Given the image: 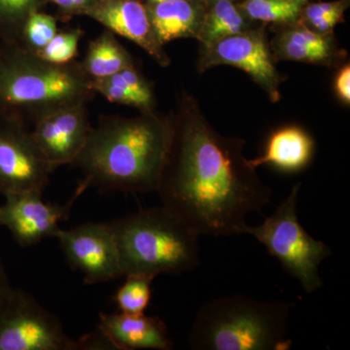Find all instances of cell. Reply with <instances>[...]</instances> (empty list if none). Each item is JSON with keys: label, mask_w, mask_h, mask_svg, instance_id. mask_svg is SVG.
<instances>
[{"label": "cell", "mask_w": 350, "mask_h": 350, "mask_svg": "<svg viewBox=\"0 0 350 350\" xmlns=\"http://www.w3.org/2000/svg\"><path fill=\"white\" fill-rule=\"evenodd\" d=\"M86 105L63 108L34 122L32 139L53 170L72 165L84 148L93 128Z\"/></svg>", "instance_id": "obj_12"}, {"label": "cell", "mask_w": 350, "mask_h": 350, "mask_svg": "<svg viewBox=\"0 0 350 350\" xmlns=\"http://www.w3.org/2000/svg\"><path fill=\"white\" fill-rule=\"evenodd\" d=\"M120 75L125 80L126 86L135 94L139 103V110L142 112L153 111L154 94L149 83L140 75L135 66H130L120 71Z\"/></svg>", "instance_id": "obj_26"}, {"label": "cell", "mask_w": 350, "mask_h": 350, "mask_svg": "<svg viewBox=\"0 0 350 350\" xmlns=\"http://www.w3.org/2000/svg\"><path fill=\"white\" fill-rule=\"evenodd\" d=\"M163 1V0H145L144 3L150 4V3H157V2Z\"/></svg>", "instance_id": "obj_32"}, {"label": "cell", "mask_w": 350, "mask_h": 350, "mask_svg": "<svg viewBox=\"0 0 350 350\" xmlns=\"http://www.w3.org/2000/svg\"><path fill=\"white\" fill-rule=\"evenodd\" d=\"M84 16L142 48L162 66L170 59L159 42L144 0H100Z\"/></svg>", "instance_id": "obj_13"}, {"label": "cell", "mask_w": 350, "mask_h": 350, "mask_svg": "<svg viewBox=\"0 0 350 350\" xmlns=\"http://www.w3.org/2000/svg\"><path fill=\"white\" fill-rule=\"evenodd\" d=\"M347 6H349V0L317 2V3L304 6L301 15H303L306 22H310V21L323 17V16L328 15V14L338 12V11H345Z\"/></svg>", "instance_id": "obj_27"}, {"label": "cell", "mask_w": 350, "mask_h": 350, "mask_svg": "<svg viewBox=\"0 0 350 350\" xmlns=\"http://www.w3.org/2000/svg\"><path fill=\"white\" fill-rule=\"evenodd\" d=\"M91 88L94 93L101 94L110 103L137 107L139 109L137 98L135 94H131L125 80L119 72L107 77L92 79Z\"/></svg>", "instance_id": "obj_24"}, {"label": "cell", "mask_w": 350, "mask_h": 350, "mask_svg": "<svg viewBox=\"0 0 350 350\" xmlns=\"http://www.w3.org/2000/svg\"><path fill=\"white\" fill-rule=\"evenodd\" d=\"M335 89L340 100L349 105L350 103V66L349 64L340 69L336 77Z\"/></svg>", "instance_id": "obj_30"}, {"label": "cell", "mask_w": 350, "mask_h": 350, "mask_svg": "<svg viewBox=\"0 0 350 350\" xmlns=\"http://www.w3.org/2000/svg\"><path fill=\"white\" fill-rule=\"evenodd\" d=\"M81 66L86 75L94 79L116 75L135 64L130 53L117 40L114 33L107 29L90 42Z\"/></svg>", "instance_id": "obj_17"}, {"label": "cell", "mask_w": 350, "mask_h": 350, "mask_svg": "<svg viewBox=\"0 0 350 350\" xmlns=\"http://www.w3.org/2000/svg\"><path fill=\"white\" fill-rule=\"evenodd\" d=\"M300 190L301 184H296L273 213L261 225H247L244 234L257 239L298 280L306 293L312 294L323 286L319 267L332 251L328 244L313 238L301 226L297 211Z\"/></svg>", "instance_id": "obj_6"}, {"label": "cell", "mask_w": 350, "mask_h": 350, "mask_svg": "<svg viewBox=\"0 0 350 350\" xmlns=\"http://www.w3.org/2000/svg\"><path fill=\"white\" fill-rule=\"evenodd\" d=\"M124 276L180 275L200 264L199 234L163 206L110 221Z\"/></svg>", "instance_id": "obj_5"}, {"label": "cell", "mask_w": 350, "mask_h": 350, "mask_svg": "<svg viewBox=\"0 0 350 350\" xmlns=\"http://www.w3.org/2000/svg\"><path fill=\"white\" fill-rule=\"evenodd\" d=\"M55 238L70 268L81 273L87 284L123 278L118 244L109 222L61 228Z\"/></svg>", "instance_id": "obj_8"}, {"label": "cell", "mask_w": 350, "mask_h": 350, "mask_svg": "<svg viewBox=\"0 0 350 350\" xmlns=\"http://www.w3.org/2000/svg\"><path fill=\"white\" fill-rule=\"evenodd\" d=\"M315 142L312 135L298 126H285L269 135L264 150L257 158L247 159L252 169L267 165L283 174H298L312 163Z\"/></svg>", "instance_id": "obj_15"}, {"label": "cell", "mask_w": 350, "mask_h": 350, "mask_svg": "<svg viewBox=\"0 0 350 350\" xmlns=\"http://www.w3.org/2000/svg\"><path fill=\"white\" fill-rule=\"evenodd\" d=\"M11 287L12 286L9 282L3 262H2L1 257H0V297L3 296Z\"/></svg>", "instance_id": "obj_31"}, {"label": "cell", "mask_w": 350, "mask_h": 350, "mask_svg": "<svg viewBox=\"0 0 350 350\" xmlns=\"http://www.w3.org/2000/svg\"><path fill=\"white\" fill-rule=\"evenodd\" d=\"M172 137V119L151 112L107 117L92 128L73 165L81 183L100 190L156 192Z\"/></svg>", "instance_id": "obj_2"}, {"label": "cell", "mask_w": 350, "mask_h": 350, "mask_svg": "<svg viewBox=\"0 0 350 350\" xmlns=\"http://www.w3.org/2000/svg\"><path fill=\"white\" fill-rule=\"evenodd\" d=\"M217 66H231L245 71L273 103L280 100V75L261 31L250 29L202 45L200 69L206 70Z\"/></svg>", "instance_id": "obj_11"}, {"label": "cell", "mask_w": 350, "mask_h": 350, "mask_svg": "<svg viewBox=\"0 0 350 350\" xmlns=\"http://www.w3.org/2000/svg\"><path fill=\"white\" fill-rule=\"evenodd\" d=\"M83 36L80 29L57 31L49 43L36 54L50 63L64 64L73 62Z\"/></svg>", "instance_id": "obj_23"}, {"label": "cell", "mask_w": 350, "mask_h": 350, "mask_svg": "<svg viewBox=\"0 0 350 350\" xmlns=\"http://www.w3.org/2000/svg\"><path fill=\"white\" fill-rule=\"evenodd\" d=\"M57 32L54 16L36 11L29 15L21 31L19 44L27 50L38 53L43 49Z\"/></svg>", "instance_id": "obj_22"}, {"label": "cell", "mask_w": 350, "mask_h": 350, "mask_svg": "<svg viewBox=\"0 0 350 350\" xmlns=\"http://www.w3.org/2000/svg\"><path fill=\"white\" fill-rule=\"evenodd\" d=\"M0 350H79L59 317L22 289L0 297Z\"/></svg>", "instance_id": "obj_7"}, {"label": "cell", "mask_w": 350, "mask_h": 350, "mask_svg": "<svg viewBox=\"0 0 350 350\" xmlns=\"http://www.w3.org/2000/svg\"><path fill=\"white\" fill-rule=\"evenodd\" d=\"M169 155L156 193L163 207L200 237L244 234L246 218L271 202L244 158V142L209 125L197 103L184 96L172 117Z\"/></svg>", "instance_id": "obj_1"}, {"label": "cell", "mask_w": 350, "mask_h": 350, "mask_svg": "<svg viewBox=\"0 0 350 350\" xmlns=\"http://www.w3.org/2000/svg\"><path fill=\"white\" fill-rule=\"evenodd\" d=\"M125 278V282L113 297L118 312L131 315L144 314L151 303L154 278L145 275H128Z\"/></svg>", "instance_id": "obj_19"}, {"label": "cell", "mask_w": 350, "mask_h": 350, "mask_svg": "<svg viewBox=\"0 0 350 350\" xmlns=\"http://www.w3.org/2000/svg\"><path fill=\"white\" fill-rule=\"evenodd\" d=\"M81 63H50L19 43L0 50V115L32 123L57 110L87 105L94 91Z\"/></svg>", "instance_id": "obj_3"}, {"label": "cell", "mask_w": 350, "mask_h": 350, "mask_svg": "<svg viewBox=\"0 0 350 350\" xmlns=\"http://www.w3.org/2000/svg\"><path fill=\"white\" fill-rule=\"evenodd\" d=\"M46 3L47 0H0V39L3 43L19 42L25 21Z\"/></svg>", "instance_id": "obj_21"}, {"label": "cell", "mask_w": 350, "mask_h": 350, "mask_svg": "<svg viewBox=\"0 0 350 350\" xmlns=\"http://www.w3.org/2000/svg\"><path fill=\"white\" fill-rule=\"evenodd\" d=\"M294 304L231 295L200 306L189 332L195 350H287Z\"/></svg>", "instance_id": "obj_4"}, {"label": "cell", "mask_w": 350, "mask_h": 350, "mask_svg": "<svg viewBox=\"0 0 350 350\" xmlns=\"http://www.w3.org/2000/svg\"><path fill=\"white\" fill-rule=\"evenodd\" d=\"M304 0H244L241 9L248 18L264 23H294L306 5Z\"/></svg>", "instance_id": "obj_20"}, {"label": "cell", "mask_w": 350, "mask_h": 350, "mask_svg": "<svg viewBox=\"0 0 350 350\" xmlns=\"http://www.w3.org/2000/svg\"><path fill=\"white\" fill-rule=\"evenodd\" d=\"M86 190L80 182L73 197L64 204L45 202L40 191L4 195L5 202L0 206V225L9 230L22 247L55 238L61 229L59 223L68 220L75 200Z\"/></svg>", "instance_id": "obj_10"}, {"label": "cell", "mask_w": 350, "mask_h": 350, "mask_svg": "<svg viewBox=\"0 0 350 350\" xmlns=\"http://www.w3.org/2000/svg\"><path fill=\"white\" fill-rule=\"evenodd\" d=\"M247 18L232 0H213V5L204 12L197 38L202 45H209L250 31Z\"/></svg>", "instance_id": "obj_18"}, {"label": "cell", "mask_w": 350, "mask_h": 350, "mask_svg": "<svg viewBox=\"0 0 350 350\" xmlns=\"http://www.w3.org/2000/svg\"><path fill=\"white\" fill-rule=\"evenodd\" d=\"M146 7L157 38L163 46L175 39L198 38L206 12L198 0H163Z\"/></svg>", "instance_id": "obj_16"}, {"label": "cell", "mask_w": 350, "mask_h": 350, "mask_svg": "<svg viewBox=\"0 0 350 350\" xmlns=\"http://www.w3.org/2000/svg\"><path fill=\"white\" fill-rule=\"evenodd\" d=\"M53 172L25 124L0 115V194L43 192Z\"/></svg>", "instance_id": "obj_9"}, {"label": "cell", "mask_w": 350, "mask_h": 350, "mask_svg": "<svg viewBox=\"0 0 350 350\" xmlns=\"http://www.w3.org/2000/svg\"><path fill=\"white\" fill-rule=\"evenodd\" d=\"M96 328L105 334L114 350H172L174 342L160 317L119 312L100 313Z\"/></svg>", "instance_id": "obj_14"}, {"label": "cell", "mask_w": 350, "mask_h": 350, "mask_svg": "<svg viewBox=\"0 0 350 350\" xmlns=\"http://www.w3.org/2000/svg\"><path fill=\"white\" fill-rule=\"evenodd\" d=\"M59 8L64 19H70L75 16H84L88 10L96 5L100 0H47Z\"/></svg>", "instance_id": "obj_28"}, {"label": "cell", "mask_w": 350, "mask_h": 350, "mask_svg": "<svg viewBox=\"0 0 350 350\" xmlns=\"http://www.w3.org/2000/svg\"><path fill=\"white\" fill-rule=\"evenodd\" d=\"M344 16L345 11H338V12L328 14V15L310 21L308 23L312 25L313 31L320 32V33H329L336 25L344 21Z\"/></svg>", "instance_id": "obj_29"}, {"label": "cell", "mask_w": 350, "mask_h": 350, "mask_svg": "<svg viewBox=\"0 0 350 350\" xmlns=\"http://www.w3.org/2000/svg\"><path fill=\"white\" fill-rule=\"evenodd\" d=\"M273 48H275L273 50H275V56L278 59H288V61L312 64L327 63L334 57L333 52L299 45L282 36H278L276 39Z\"/></svg>", "instance_id": "obj_25"}]
</instances>
